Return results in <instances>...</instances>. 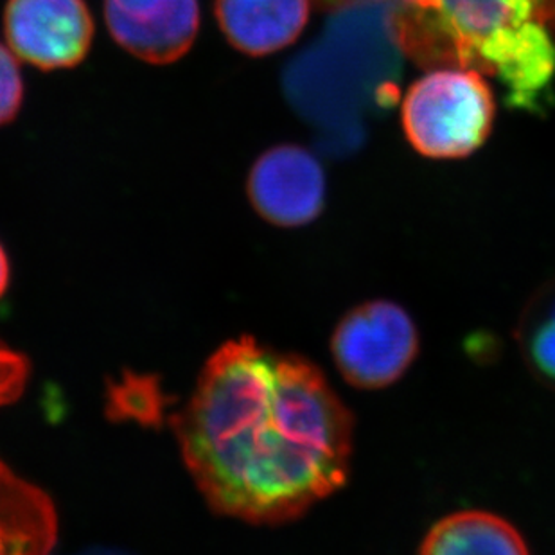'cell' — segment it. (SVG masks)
Returning <instances> with one entry per match:
<instances>
[{
    "instance_id": "cell-1",
    "label": "cell",
    "mask_w": 555,
    "mask_h": 555,
    "mask_svg": "<svg viewBox=\"0 0 555 555\" xmlns=\"http://www.w3.org/2000/svg\"><path fill=\"white\" fill-rule=\"evenodd\" d=\"M173 428L205 502L247 524L294 521L351 473L354 421L322 371L248 336L209 358Z\"/></svg>"
},
{
    "instance_id": "cell-2",
    "label": "cell",
    "mask_w": 555,
    "mask_h": 555,
    "mask_svg": "<svg viewBox=\"0 0 555 555\" xmlns=\"http://www.w3.org/2000/svg\"><path fill=\"white\" fill-rule=\"evenodd\" d=\"M392 26L417 62L500 79L514 111L554 101L555 0H399Z\"/></svg>"
},
{
    "instance_id": "cell-3",
    "label": "cell",
    "mask_w": 555,
    "mask_h": 555,
    "mask_svg": "<svg viewBox=\"0 0 555 555\" xmlns=\"http://www.w3.org/2000/svg\"><path fill=\"white\" fill-rule=\"evenodd\" d=\"M493 90L475 68H435L404 95V135L423 157L464 158L483 146L494 121Z\"/></svg>"
},
{
    "instance_id": "cell-4",
    "label": "cell",
    "mask_w": 555,
    "mask_h": 555,
    "mask_svg": "<svg viewBox=\"0 0 555 555\" xmlns=\"http://www.w3.org/2000/svg\"><path fill=\"white\" fill-rule=\"evenodd\" d=\"M421 336L409 311L392 300H367L341 317L331 336L340 376L360 390L398 383L420 357Z\"/></svg>"
},
{
    "instance_id": "cell-5",
    "label": "cell",
    "mask_w": 555,
    "mask_h": 555,
    "mask_svg": "<svg viewBox=\"0 0 555 555\" xmlns=\"http://www.w3.org/2000/svg\"><path fill=\"white\" fill-rule=\"evenodd\" d=\"M4 35L16 59L42 70L76 67L94 40L85 0H8Z\"/></svg>"
},
{
    "instance_id": "cell-6",
    "label": "cell",
    "mask_w": 555,
    "mask_h": 555,
    "mask_svg": "<svg viewBox=\"0 0 555 555\" xmlns=\"http://www.w3.org/2000/svg\"><path fill=\"white\" fill-rule=\"evenodd\" d=\"M247 193L262 220L283 229H299L313 223L324 210V168L306 147L279 144L251 166Z\"/></svg>"
},
{
    "instance_id": "cell-7",
    "label": "cell",
    "mask_w": 555,
    "mask_h": 555,
    "mask_svg": "<svg viewBox=\"0 0 555 555\" xmlns=\"http://www.w3.org/2000/svg\"><path fill=\"white\" fill-rule=\"evenodd\" d=\"M112 38L142 62L168 65L198 37V0H105Z\"/></svg>"
},
{
    "instance_id": "cell-8",
    "label": "cell",
    "mask_w": 555,
    "mask_h": 555,
    "mask_svg": "<svg viewBox=\"0 0 555 555\" xmlns=\"http://www.w3.org/2000/svg\"><path fill=\"white\" fill-rule=\"evenodd\" d=\"M311 0H215L220 29L232 48L268 56L288 48L308 24Z\"/></svg>"
},
{
    "instance_id": "cell-9",
    "label": "cell",
    "mask_w": 555,
    "mask_h": 555,
    "mask_svg": "<svg viewBox=\"0 0 555 555\" xmlns=\"http://www.w3.org/2000/svg\"><path fill=\"white\" fill-rule=\"evenodd\" d=\"M59 541L51 498L0 461V555H40Z\"/></svg>"
},
{
    "instance_id": "cell-10",
    "label": "cell",
    "mask_w": 555,
    "mask_h": 555,
    "mask_svg": "<svg viewBox=\"0 0 555 555\" xmlns=\"http://www.w3.org/2000/svg\"><path fill=\"white\" fill-rule=\"evenodd\" d=\"M425 555H525L529 545L511 521L486 513L462 511L440 518L421 541Z\"/></svg>"
},
{
    "instance_id": "cell-11",
    "label": "cell",
    "mask_w": 555,
    "mask_h": 555,
    "mask_svg": "<svg viewBox=\"0 0 555 555\" xmlns=\"http://www.w3.org/2000/svg\"><path fill=\"white\" fill-rule=\"evenodd\" d=\"M516 340L529 371L555 388V281L532 295L519 317Z\"/></svg>"
},
{
    "instance_id": "cell-12",
    "label": "cell",
    "mask_w": 555,
    "mask_h": 555,
    "mask_svg": "<svg viewBox=\"0 0 555 555\" xmlns=\"http://www.w3.org/2000/svg\"><path fill=\"white\" fill-rule=\"evenodd\" d=\"M24 100V83H22L18 62L10 48L0 43V126L15 119Z\"/></svg>"
},
{
    "instance_id": "cell-13",
    "label": "cell",
    "mask_w": 555,
    "mask_h": 555,
    "mask_svg": "<svg viewBox=\"0 0 555 555\" xmlns=\"http://www.w3.org/2000/svg\"><path fill=\"white\" fill-rule=\"evenodd\" d=\"M29 379V363L0 341V406L21 398Z\"/></svg>"
},
{
    "instance_id": "cell-14",
    "label": "cell",
    "mask_w": 555,
    "mask_h": 555,
    "mask_svg": "<svg viewBox=\"0 0 555 555\" xmlns=\"http://www.w3.org/2000/svg\"><path fill=\"white\" fill-rule=\"evenodd\" d=\"M8 283H10V264H8L4 248L0 247V297L8 288Z\"/></svg>"
},
{
    "instance_id": "cell-15",
    "label": "cell",
    "mask_w": 555,
    "mask_h": 555,
    "mask_svg": "<svg viewBox=\"0 0 555 555\" xmlns=\"http://www.w3.org/2000/svg\"><path fill=\"white\" fill-rule=\"evenodd\" d=\"M319 2L327 8H338V5L351 4V2H360V0H319Z\"/></svg>"
}]
</instances>
